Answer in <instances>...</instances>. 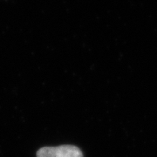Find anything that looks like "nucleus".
<instances>
[{
	"label": "nucleus",
	"mask_w": 157,
	"mask_h": 157,
	"mask_svg": "<svg viewBox=\"0 0 157 157\" xmlns=\"http://www.w3.org/2000/svg\"><path fill=\"white\" fill-rule=\"evenodd\" d=\"M38 157H83L82 151L75 146L64 145L59 147H45L39 149Z\"/></svg>",
	"instance_id": "1"
}]
</instances>
